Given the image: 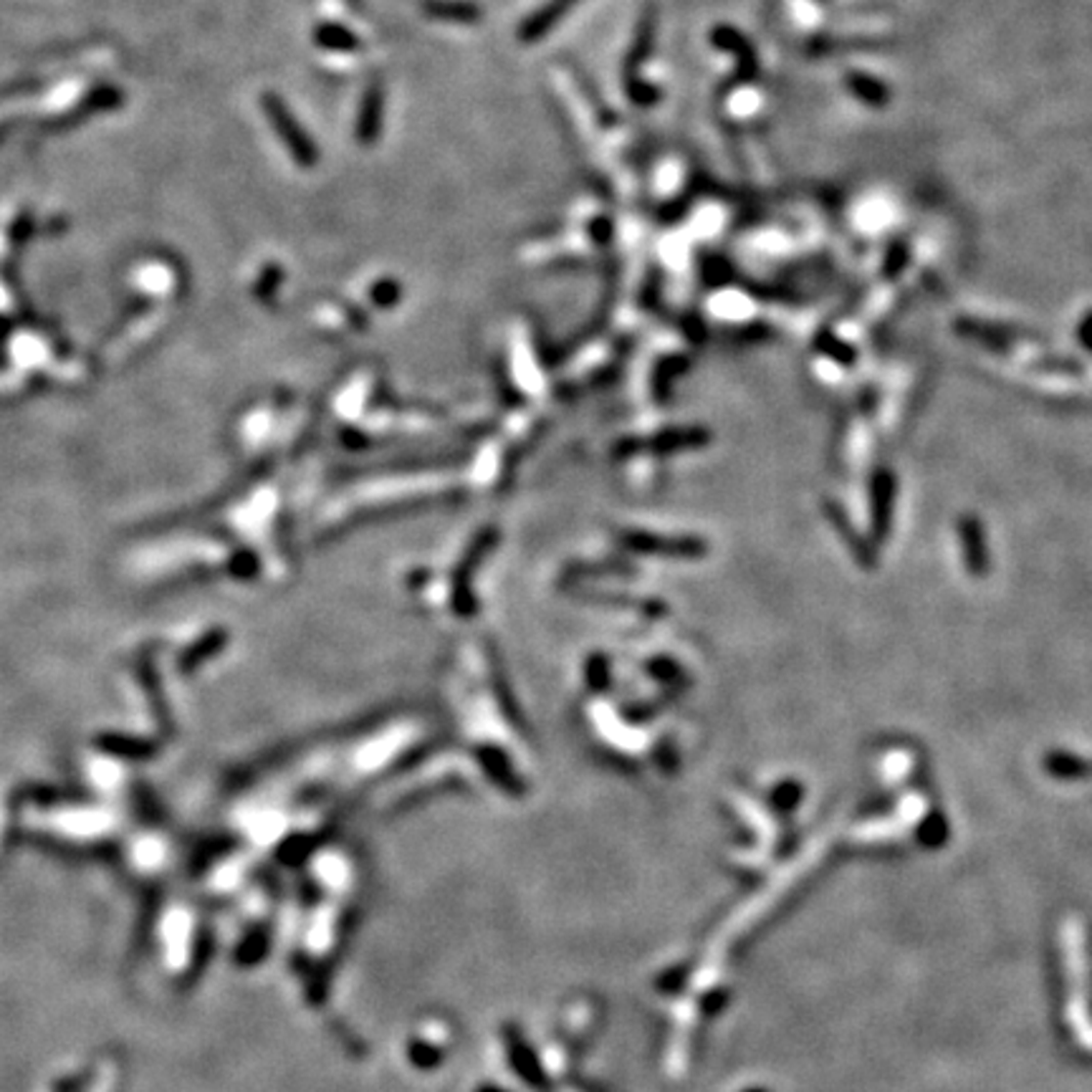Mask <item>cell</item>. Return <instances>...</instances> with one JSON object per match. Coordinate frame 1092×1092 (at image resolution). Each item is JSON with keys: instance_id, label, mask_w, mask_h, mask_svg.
I'll return each instance as SVG.
<instances>
[{"instance_id": "6da1fadb", "label": "cell", "mask_w": 1092, "mask_h": 1092, "mask_svg": "<svg viewBox=\"0 0 1092 1092\" xmlns=\"http://www.w3.org/2000/svg\"><path fill=\"white\" fill-rule=\"evenodd\" d=\"M261 105H263V111L269 114L274 129L279 132V137L284 140V145L288 147L291 157L296 159V165H301V167L317 165L319 153H317V147H314L312 137L306 135L304 129L299 127L296 116L288 111V107L284 105L282 99L276 97V94H263Z\"/></svg>"}, {"instance_id": "7a4b0ae2", "label": "cell", "mask_w": 1092, "mask_h": 1092, "mask_svg": "<svg viewBox=\"0 0 1092 1092\" xmlns=\"http://www.w3.org/2000/svg\"><path fill=\"white\" fill-rule=\"evenodd\" d=\"M382 105H385V92L382 84L372 81L367 86L365 97H362V109H360V122H357V140L360 145H372L379 135V119H382Z\"/></svg>"}, {"instance_id": "3957f363", "label": "cell", "mask_w": 1092, "mask_h": 1092, "mask_svg": "<svg viewBox=\"0 0 1092 1092\" xmlns=\"http://www.w3.org/2000/svg\"><path fill=\"white\" fill-rule=\"evenodd\" d=\"M572 6V0H554L549 6H544L542 11H537L521 28V41H537L539 36L549 31L556 21L562 19V13Z\"/></svg>"}, {"instance_id": "277c9868", "label": "cell", "mask_w": 1092, "mask_h": 1092, "mask_svg": "<svg viewBox=\"0 0 1092 1092\" xmlns=\"http://www.w3.org/2000/svg\"><path fill=\"white\" fill-rule=\"evenodd\" d=\"M848 89L854 94V97L860 99V102H865V105L870 107H885L888 105V97H891L888 86L880 84V81L873 79V76H865V73H850Z\"/></svg>"}, {"instance_id": "5b68a950", "label": "cell", "mask_w": 1092, "mask_h": 1092, "mask_svg": "<svg viewBox=\"0 0 1092 1092\" xmlns=\"http://www.w3.org/2000/svg\"><path fill=\"white\" fill-rule=\"evenodd\" d=\"M425 8L435 19L456 21V23H476L478 16H481V11L476 6L463 3V0H456V3L453 0H430Z\"/></svg>"}, {"instance_id": "8992f818", "label": "cell", "mask_w": 1092, "mask_h": 1092, "mask_svg": "<svg viewBox=\"0 0 1092 1092\" xmlns=\"http://www.w3.org/2000/svg\"><path fill=\"white\" fill-rule=\"evenodd\" d=\"M314 38H317V43L319 46H324V49H334V51L360 49V38L354 36L352 31H347V28H342V25H334V23L319 25L317 31H314Z\"/></svg>"}, {"instance_id": "52a82bcc", "label": "cell", "mask_w": 1092, "mask_h": 1092, "mask_svg": "<svg viewBox=\"0 0 1092 1092\" xmlns=\"http://www.w3.org/2000/svg\"><path fill=\"white\" fill-rule=\"evenodd\" d=\"M653 31H655V19L653 13H647V16H642L640 25H637V33H634V43L628 56V71H634V68L645 62V56L650 54V49H653Z\"/></svg>"}, {"instance_id": "ba28073f", "label": "cell", "mask_w": 1092, "mask_h": 1092, "mask_svg": "<svg viewBox=\"0 0 1092 1092\" xmlns=\"http://www.w3.org/2000/svg\"><path fill=\"white\" fill-rule=\"evenodd\" d=\"M628 92H630V97H633L634 105H640V107L655 105V102H658V89H653V86L647 84V81L630 79L628 81Z\"/></svg>"}, {"instance_id": "9c48e42d", "label": "cell", "mask_w": 1092, "mask_h": 1092, "mask_svg": "<svg viewBox=\"0 0 1092 1092\" xmlns=\"http://www.w3.org/2000/svg\"><path fill=\"white\" fill-rule=\"evenodd\" d=\"M372 299L377 301V306H395V301L400 299V286L395 282H379L372 288Z\"/></svg>"}, {"instance_id": "30bf717a", "label": "cell", "mask_w": 1092, "mask_h": 1092, "mask_svg": "<svg viewBox=\"0 0 1092 1092\" xmlns=\"http://www.w3.org/2000/svg\"><path fill=\"white\" fill-rule=\"evenodd\" d=\"M592 233H594V239H597L599 243H604V240L610 239V220H597V223H594V228H592Z\"/></svg>"}, {"instance_id": "8fae6325", "label": "cell", "mask_w": 1092, "mask_h": 1092, "mask_svg": "<svg viewBox=\"0 0 1092 1092\" xmlns=\"http://www.w3.org/2000/svg\"><path fill=\"white\" fill-rule=\"evenodd\" d=\"M1082 339H1085L1087 347L1092 349V314L1085 319V322H1082Z\"/></svg>"}]
</instances>
